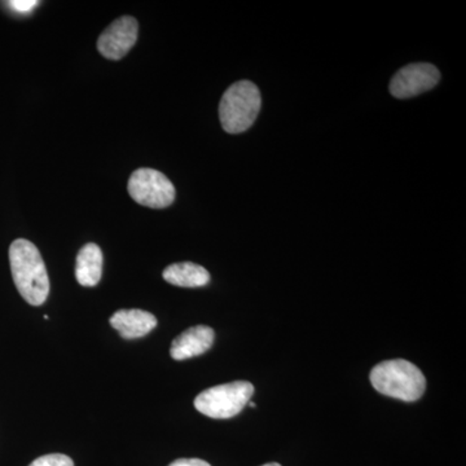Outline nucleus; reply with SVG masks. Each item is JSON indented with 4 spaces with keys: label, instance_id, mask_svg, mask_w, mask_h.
<instances>
[{
    "label": "nucleus",
    "instance_id": "nucleus-1",
    "mask_svg": "<svg viewBox=\"0 0 466 466\" xmlns=\"http://www.w3.org/2000/svg\"><path fill=\"white\" fill-rule=\"evenodd\" d=\"M9 263L21 297L29 305H43L50 293V279L38 248L25 238L15 240L9 247Z\"/></svg>",
    "mask_w": 466,
    "mask_h": 466
},
{
    "label": "nucleus",
    "instance_id": "nucleus-2",
    "mask_svg": "<svg viewBox=\"0 0 466 466\" xmlns=\"http://www.w3.org/2000/svg\"><path fill=\"white\" fill-rule=\"evenodd\" d=\"M370 383L380 394L403 401H416L424 395V373L404 359L386 360L373 368Z\"/></svg>",
    "mask_w": 466,
    "mask_h": 466
},
{
    "label": "nucleus",
    "instance_id": "nucleus-3",
    "mask_svg": "<svg viewBox=\"0 0 466 466\" xmlns=\"http://www.w3.org/2000/svg\"><path fill=\"white\" fill-rule=\"evenodd\" d=\"M262 106L258 87L249 81L236 82L227 88L219 104V118L223 130L241 134L249 130Z\"/></svg>",
    "mask_w": 466,
    "mask_h": 466
},
{
    "label": "nucleus",
    "instance_id": "nucleus-4",
    "mask_svg": "<svg viewBox=\"0 0 466 466\" xmlns=\"http://www.w3.org/2000/svg\"><path fill=\"white\" fill-rule=\"evenodd\" d=\"M254 386L248 381H235L214 386L198 395L195 407L202 415L226 420L238 416L249 403Z\"/></svg>",
    "mask_w": 466,
    "mask_h": 466
},
{
    "label": "nucleus",
    "instance_id": "nucleus-5",
    "mask_svg": "<svg viewBox=\"0 0 466 466\" xmlns=\"http://www.w3.org/2000/svg\"><path fill=\"white\" fill-rule=\"evenodd\" d=\"M128 193L135 202L150 208L170 207L175 200V187L167 175L153 168H137L131 174Z\"/></svg>",
    "mask_w": 466,
    "mask_h": 466
},
{
    "label": "nucleus",
    "instance_id": "nucleus-6",
    "mask_svg": "<svg viewBox=\"0 0 466 466\" xmlns=\"http://www.w3.org/2000/svg\"><path fill=\"white\" fill-rule=\"evenodd\" d=\"M440 79V70L431 64H410L392 76L390 92L398 99H408L431 91Z\"/></svg>",
    "mask_w": 466,
    "mask_h": 466
},
{
    "label": "nucleus",
    "instance_id": "nucleus-7",
    "mask_svg": "<svg viewBox=\"0 0 466 466\" xmlns=\"http://www.w3.org/2000/svg\"><path fill=\"white\" fill-rule=\"evenodd\" d=\"M139 25L131 16H124L116 20L106 27L97 41V50L109 60H121L137 41Z\"/></svg>",
    "mask_w": 466,
    "mask_h": 466
},
{
    "label": "nucleus",
    "instance_id": "nucleus-8",
    "mask_svg": "<svg viewBox=\"0 0 466 466\" xmlns=\"http://www.w3.org/2000/svg\"><path fill=\"white\" fill-rule=\"evenodd\" d=\"M216 333L207 325H196L177 336L171 343L170 355L174 360H187L205 354L213 346Z\"/></svg>",
    "mask_w": 466,
    "mask_h": 466
},
{
    "label": "nucleus",
    "instance_id": "nucleus-9",
    "mask_svg": "<svg viewBox=\"0 0 466 466\" xmlns=\"http://www.w3.org/2000/svg\"><path fill=\"white\" fill-rule=\"evenodd\" d=\"M109 323L121 334L122 339H142L157 327L158 321L155 315L143 309H119L109 319Z\"/></svg>",
    "mask_w": 466,
    "mask_h": 466
},
{
    "label": "nucleus",
    "instance_id": "nucleus-10",
    "mask_svg": "<svg viewBox=\"0 0 466 466\" xmlns=\"http://www.w3.org/2000/svg\"><path fill=\"white\" fill-rule=\"evenodd\" d=\"M103 275V251L96 244H86L76 263V281L82 287H96Z\"/></svg>",
    "mask_w": 466,
    "mask_h": 466
},
{
    "label": "nucleus",
    "instance_id": "nucleus-11",
    "mask_svg": "<svg viewBox=\"0 0 466 466\" xmlns=\"http://www.w3.org/2000/svg\"><path fill=\"white\" fill-rule=\"evenodd\" d=\"M165 281L180 288H201L210 283L208 269L192 262L174 263L165 268Z\"/></svg>",
    "mask_w": 466,
    "mask_h": 466
},
{
    "label": "nucleus",
    "instance_id": "nucleus-12",
    "mask_svg": "<svg viewBox=\"0 0 466 466\" xmlns=\"http://www.w3.org/2000/svg\"><path fill=\"white\" fill-rule=\"evenodd\" d=\"M29 466H75V462L63 453H51L34 460Z\"/></svg>",
    "mask_w": 466,
    "mask_h": 466
},
{
    "label": "nucleus",
    "instance_id": "nucleus-13",
    "mask_svg": "<svg viewBox=\"0 0 466 466\" xmlns=\"http://www.w3.org/2000/svg\"><path fill=\"white\" fill-rule=\"evenodd\" d=\"M8 5L20 14H27V12L33 11L39 5V2H36V0H12V2H8Z\"/></svg>",
    "mask_w": 466,
    "mask_h": 466
},
{
    "label": "nucleus",
    "instance_id": "nucleus-14",
    "mask_svg": "<svg viewBox=\"0 0 466 466\" xmlns=\"http://www.w3.org/2000/svg\"><path fill=\"white\" fill-rule=\"evenodd\" d=\"M168 466H211L208 462L204 461V460L200 459H179L175 460L174 462H171Z\"/></svg>",
    "mask_w": 466,
    "mask_h": 466
},
{
    "label": "nucleus",
    "instance_id": "nucleus-15",
    "mask_svg": "<svg viewBox=\"0 0 466 466\" xmlns=\"http://www.w3.org/2000/svg\"><path fill=\"white\" fill-rule=\"evenodd\" d=\"M262 466H281L280 464H278V462H269V464L262 465Z\"/></svg>",
    "mask_w": 466,
    "mask_h": 466
},
{
    "label": "nucleus",
    "instance_id": "nucleus-16",
    "mask_svg": "<svg viewBox=\"0 0 466 466\" xmlns=\"http://www.w3.org/2000/svg\"><path fill=\"white\" fill-rule=\"evenodd\" d=\"M248 404H249L250 407H254V408L257 407V404L253 403V401H249V403H248Z\"/></svg>",
    "mask_w": 466,
    "mask_h": 466
}]
</instances>
